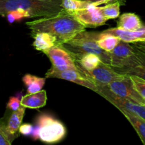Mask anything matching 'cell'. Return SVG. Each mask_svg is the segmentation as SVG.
Returning a JSON list of instances; mask_svg holds the SVG:
<instances>
[{
	"instance_id": "cell-12",
	"label": "cell",
	"mask_w": 145,
	"mask_h": 145,
	"mask_svg": "<svg viewBox=\"0 0 145 145\" xmlns=\"http://www.w3.org/2000/svg\"><path fill=\"white\" fill-rule=\"evenodd\" d=\"M26 108L21 106L18 110L12 111L7 120V123L1 122L4 131L7 135L10 142L12 143L14 139L18 137L19 127L22 123L23 118L25 114Z\"/></svg>"
},
{
	"instance_id": "cell-25",
	"label": "cell",
	"mask_w": 145,
	"mask_h": 145,
	"mask_svg": "<svg viewBox=\"0 0 145 145\" xmlns=\"http://www.w3.org/2000/svg\"><path fill=\"white\" fill-rule=\"evenodd\" d=\"M133 83L135 90L137 91L139 96L145 101V80L139 76L129 75Z\"/></svg>"
},
{
	"instance_id": "cell-23",
	"label": "cell",
	"mask_w": 145,
	"mask_h": 145,
	"mask_svg": "<svg viewBox=\"0 0 145 145\" xmlns=\"http://www.w3.org/2000/svg\"><path fill=\"white\" fill-rule=\"evenodd\" d=\"M120 6L121 4L119 1H115V2L106 4V5L104 7H100V9L104 17L106 18L107 21H108L119 16Z\"/></svg>"
},
{
	"instance_id": "cell-27",
	"label": "cell",
	"mask_w": 145,
	"mask_h": 145,
	"mask_svg": "<svg viewBox=\"0 0 145 145\" xmlns=\"http://www.w3.org/2000/svg\"><path fill=\"white\" fill-rule=\"evenodd\" d=\"M34 127L31 124H21V125L19 127V133L25 136L31 135L34 132Z\"/></svg>"
},
{
	"instance_id": "cell-20",
	"label": "cell",
	"mask_w": 145,
	"mask_h": 145,
	"mask_svg": "<svg viewBox=\"0 0 145 145\" xmlns=\"http://www.w3.org/2000/svg\"><path fill=\"white\" fill-rule=\"evenodd\" d=\"M77 66L84 70L90 71L95 69L102 61L100 57L95 54H85L74 58Z\"/></svg>"
},
{
	"instance_id": "cell-28",
	"label": "cell",
	"mask_w": 145,
	"mask_h": 145,
	"mask_svg": "<svg viewBox=\"0 0 145 145\" xmlns=\"http://www.w3.org/2000/svg\"><path fill=\"white\" fill-rule=\"evenodd\" d=\"M11 143L9 140L7 135L5 134L0 121V145H11Z\"/></svg>"
},
{
	"instance_id": "cell-8",
	"label": "cell",
	"mask_w": 145,
	"mask_h": 145,
	"mask_svg": "<svg viewBox=\"0 0 145 145\" xmlns=\"http://www.w3.org/2000/svg\"><path fill=\"white\" fill-rule=\"evenodd\" d=\"M133 46L134 54L124 61L119 67L113 68L122 74L134 75L145 80V52L140 50L134 45Z\"/></svg>"
},
{
	"instance_id": "cell-14",
	"label": "cell",
	"mask_w": 145,
	"mask_h": 145,
	"mask_svg": "<svg viewBox=\"0 0 145 145\" xmlns=\"http://www.w3.org/2000/svg\"><path fill=\"white\" fill-rule=\"evenodd\" d=\"M103 32L112 34L122 40L129 43L145 40V26L142 27L136 31H125L118 28H112L105 30Z\"/></svg>"
},
{
	"instance_id": "cell-30",
	"label": "cell",
	"mask_w": 145,
	"mask_h": 145,
	"mask_svg": "<svg viewBox=\"0 0 145 145\" xmlns=\"http://www.w3.org/2000/svg\"><path fill=\"white\" fill-rule=\"evenodd\" d=\"M134 45H137V46H142V47H145V40L140 41V42H134Z\"/></svg>"
},
{
	"instance_id": "cell-21",
	"label": "cell",
	"mask_w": 145,
	"mask_h": 145,
	"mask_svg": "<svg viewBox=\"0 0 145 145\" xmlns=\"http://www.w3.org/2000/svg\"><path fill=\"white\" fill-rule=\"evenodd\" d=\"M120 40H121L118 37L112 34L102 32L99 33L97 43L103 50L106 52H111Z\"/></svg>"
},
{
	"instance_id": "cell-6",
	"label": "cell",
	"mask_w": 145,
	"mask_h": 145,
	"mask_svg": "<svg viewBox=\"0 0 145 145\" xmlns=\"http://www.w3.org/2000/svg\"><path fill=\"white\" fill-rule=\"evenodd\" d=\"M77 67L82 74L91 79L96 84L97 87L100 86H107L111 82L123 79L126 76V74L117 72L112 66L106 65L102 62L95 69L90 71L84 70L78 66Z\"/></svg>"
},
{
	"instance_id": "cell-13",
	"label": "cell",
	"mask_w": 145,
	"mask_h": 145,
	"mask_svg": "<svg viewBox=\"0 0 145 145\" xmlns=\"http://www.w3.org/2000/svg\"><path fill=\"white\" fill-rule=\"evenodd\" d=\"M111 58V66L118 68L121 66L124 61L134 54L133 45H129V42L121 40L119 43L111 52H109Z\"/></svg>"
},
{
	"instance_id": "cell-17",
	"label": "cell",
	"mask_w": 145,
	"mask_h": 145,
	"mask_svg": "<svg viewBox=\"0 0 145 145\" xmlns=\"http://www.w3.org/2000/svg\"><path fill=\"white\" fill-rule=\"evenodd\" d=\"M144 25L140 18L134 13H125L119 16L117 28L125 31H136Z\"/></svg>"
},
{
	"instance_id": "cell-26",
	"label": "cell",
	"mask_w": 145,
	"mask_h": 145,
	"mask_svg": "<svg viewBox=\"0 0 145 145\" xmlns=\"http://www.w3.org/2000/svg\"><path fill=\"white\" fill-rule=\"evenodd\" d=\"M21 97L22 96L20 94L17 96H11L9 99L8 103H7V108L11 111H15V110H18L21 106Z\"/></svg>"
},
{
	"instance_id": "cell-11",
	"label": "cell",
	"mask_w": 145,
	"mask_h": 145,
	"mask_svg": "<svg viewBox=\"0 0 145 145\" xmlns=\"http://www.w3.org/2000/svg\"><path fill=\"white\" fill-rule=\"evenodd\" d=\"M85 28H96L106 24L107 19L102 15L100 7H91L85 9L69 11Z\"/></svg>"
},
{
	"instance_id": "cell-19",
	"label": "cell",
	"mask_w": 145,
	"mask_h": 145,
	"mask_svg": "<svg viewBox=\"0 0 145 145\" xmlns=\"http://www.w3.org/2000/svg\"><path fill=\"white\" fill-rule=\"evenodd\" d=\"M22 81L27 90V94L36 93L42 90L45 82V77H39L35 75L26 74L22 78Z\"/></svg>"
},
{
	"instance_id": "cell-9",
	"label": "cell",
	"mask_w": 145,
	"mask_h": 145,
	"mask_svg": "<svg viewBox=\"0 0 145 145\" xmlns=\"http://www.w3.org/2000/svg\"><path fill=\"white\" fill-rule=\"evenodd\" d=\"M107 86L111 91L119 97L136 102L139 104H145V101L135 90L129 75L126 74L123 79L114 81Z\"/></svg>"
},
{
	"instance_id": "cell-15",
	"label": "cell",
	"mask_w": 145,
	"mask_h": 145,
	"mask_svg": "<svg viewBox=\"0 0 145 145\" xmlns=\"http://www.w3.org/2000/svg\"><path fill=\"white\" fill-rule=\"evenodd\" d=\"M47 101L46 91L41 90L36 93L27 94L21 97V106L26 108L38 109L45 106Z\"/></svg>"
},
{
	"instance_id": "cell-4",
	"label": "cell",
	"mask_w": 145,
	"mask_h": 145,
	"mask_svg": "<svg viewBox=\"0 0 145 145\" xmlns=\"http://www.w3.org/2000/svg\"><path fill=\"white\" fill-rule=\"evenodd\" d=\"M38 138L46 144L61 142L66 135V128L60 120L50 114L39 115L36 120Z\"/></svg>"
},
{
	"instance_id": "cell-33",
	"label": "cell",
	"mask_w": 145,
	"mask_h": 145,
	"mask_svg": "<svg viewBox=\"0 0 145 145\" xmlns=\"http://www.w3.org/2000/svg\"><path fill=\"white\" fill-rule=\"evenodd\" d=\"M44 1H47V0H44Z\"/></svg>"
},
{
	"instance_id": "cell-22",
	"label": "cell",
	"mask_w": 145,
	"mask_h": 145,
	"mask_svg": "<svg viewBox=\"0 0 145 145\" xmlns=\"http://www.w3.org/2000/svg\"><path fill=\"white\" fill-rule=\"evenodd\" d=\"M61 7L66 11H75L91 7H98L95 4L81 0H61Z\"/></svg>"
},
{
	"instance_id": "cell-31",
	"label": "cell",
	"mask_w": 145,
	"mask_h": 145,
	"mask_svg": "<svg viewBox=\"0 0 145 145\" xmlns=\"http://www.w3.org/2000/svg\"><path fill=\"white\" fill-rule=\"evenodd\" d=\"M134 45V44H133ZM135 46L136 47V48H139V50H142V51H143L144 52H145V47H142V46H137V45H135Z\"/></svg>"
},
{
	"instance_id": "cell-24",
	"label": "cell",
	"mask_w": 145,
	"mask_h": 145,
	"mask_svg": "<svg viewBox=\"0 0 145 145\" xmlns=\"http://www.w3.org/2000/svg\"><path fill=\"white\" fill-rule=\"evenodd\" d=\"M9 23H13L16 21H19L24 18H31L28 11L22 9H16L9 11L5 16Z\"/></svg>"
},
{
	"instance_id": "cell-16",
	"label": "cell",
	"mask_w": 145,
	"mask_h": 145,
	"mask_svg": "<svg viewBox=\"0 0 145 145\" xmlns=\"http://www.w3.org/2000/svg\"><path fill=\"white\" fill-rule=\"evenodd\" d=\"M32 36L34 40L33 46L36 50L44 52L51 48L54 45H58L56 38L48 33H32Z\"/></svg>"
},
{
	"instance_id": "cell-18",
	"label": "cell",
	"mask_w": 145,
	"mask_h": 145,
	"mask_svg": "<svg viewBox=\"0 0 145 145\" xmlns=\"http://www.w3.org/2000/svg\"><path fill=\"white\" fill-rule=\"evenodd\" d=\"M119 111L130 123L142 140V143L145 145V120L127 110H122Z\"/></svg>"
},
{
	"instance_id": "cell-32",
	"label": "cell",
	"mask_w": 145,
	"mask_h": 145,
	"mask_svg": "<svg viewBox=\"0 0 145 145\" xmlns=\"http://www.w3.org/2000/svg\"><path fill=\"white\" fill-rule=\"evenodd\" d=\"M117 1H119V3H120L121 5H123V4H125V1H126V0H116Z\"/></svg>"
},
{
	"instance_id": "cell-3",
	"label": "cell",
	"mask_w": 145,
	"mask_h": 145,
	"mask_svg": "<svg viewBox=\"0 0 145 145\" xmlns=\"http://www.w3.org/2000/svg\"><path fill=\"white\" fill-rule=\"evenodd\" d=\"M99 33L88 32L85 30L61 45L69 51L74 58L85 54H95L100 57L102 62L111 66V58L109 52L103 50L97 43Z\"/></svg>"
},
{
	"instance_id": "cell-34",
	"label": "cell",
	"mask_w": 145,
	"mask_h": 145,
	"mask_svg": "<svg viewBox=\"0 0 145 145\" xmlns=\"http://www.w3.org/2000/svg\"><path fill=\"white\" fill-rule=\"evenodd\" d=\"M144 105H145V104H144Z\"/></svg>"
},
{
	"instance_id": "cell-29",
	"label": "cell",
	"mask_w": 145,
	"mask_h": 145,
	"mask_svg": "<svg viewBox=\"0 0 145 145\" xmlns=\"http://www.w3.org/2000/svg\"><path fill=\"white\" fill-rule=\"evenodd\" d=\"M81 1H88V2L93 3L95 4L97 6H99L102 4H108V3H112L117 1L116 0H81Z\"/></svg>"
},
{
	"instance_id": "cell-10",
	"label": "cell",
	"mask_w": 145,
	"mask_h": 145,
	"mask_svg": "<svg viewBox=\"0 0 145 145\" xmlns=\"http://www.w3.org/2000/svg\"><path fill=\"white\" fill-rule=\"evenodd\" d=\"M45 78H57V79H64L88 88L95 92L98 91V87L96 84L91 79H88L87 76L82 74L79 70L67 69V70L59 71L51 67L45 73Z\"/></svg>"
},
{
	"instance_id": "cell-7",
	"label": "cell",
	"mask_w": 145,
	"mask_h": 145,
	"mask_svg": "<svg viewBox=\"0 0 145 145\" xmlns=\"http://www.w3.org/2000/svg\"><path fill=\"white\" fill-rule=\"evenodd\" d=\"M43 52L49 58L53 69L59 71L67 69L78 70L72 55L61 45H54Z\"/></svg>"
},
{
	"instance_id": "cell-2",
	"label": "cell",
	"mask_w": 145,
	"mask_h": 145,
	"mask_svg": "<svg viewBox=\"0 0 145 145\" xmlns=\"http://www.w3.org/2000/svg\"><path fill=\"white\" fill-rule=\"evenodd\" d=\"M22 9L31 17H48L63 12L61 0H0V16L11 11Z\"/></svg>"
},
{
	"instance_id": "cell-5",
	"label": "cell",
	"mask_w": 145,
	"mask_h": 145,
	"mask_svg": "<svg viewBox=\"0 0 145 145\" xmlns=\"http://www.w3.org/2000/svg\"><path fill=\"white\" fill-rule=\"evenodd\" d=\"M97 93L105 98L107 101L115 106L119 110H127L145 120V105L119 97L111 91L107 86H98Z\"/></svg>"
},
{
	"instance_id": "cell-1",
	"label": "cell",
	"mask_w": 145,
	"mask_h": 145,
	"mask_svg": "<svg viewBox=\"0 0 145 145\" xmlns=\"http://www.w3.org/2000/svg\"><path fill=\"white\" fill-rule=\"evenodd\" d=\"M26 25L31 33L45 32L55 36L58 45L66 42L78 33L85 30V27L66 11L53 16L28 21Z\"/></svg>"
}]
</instances>
